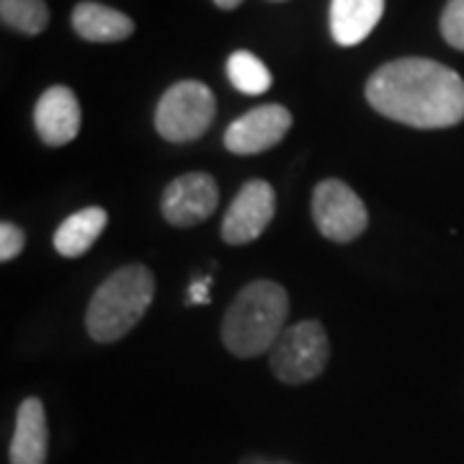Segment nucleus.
I'll list each match as a JSON object with an SVG mask.
<instances>
[{
    "label": "nucleus",
    "instance_id": "19",
    "mask_svg": "<svg viewBox=\"0 0 464 464\" xmlns=\"http://www.w3.org/2000/svg\"><path fill=\"white\" fill-rule=\"evenodd\" d=\"M215 5L222 11H235L237 5H243V0H215Z\"/></svg>",
    "mask_w": 464,
    "mask_h": 464
},
{
    "label": "nucleus",
    "instance_id": "7",
    "mask_svg": "<svg viewBox=\"0 0 464 464\" xmlns=\"http://www.w3.org/2000/svg\"><path fill=\"white\" fill-rule=\"evenodd\" d=\"M219 207V186L207 170L176 176L160 194V215L170 227L188 230L207 222Z\"/></svg>",
    "mask_w": 464,
    "mask_h": 464
},
{
    "label": "nucleus",
    "instance_id": "14",
    "mask_svg": "<svg viewBox=\"0 0 464 464\" xmlns=\"http://www.w3.org/2000/svg\"><path fill=\"white\" fill-rule=\"evenodd\" d=\"M106 225H109V215L103 207H85L60 222L52 237V246L63 258H81L96 246Z\"/></svg>",
    "mask_w": 464,
    "mask_h": 464
},
{
    "label": "nucleus",
    "instance_id": "11",
    "mask_svg": "<svg viewBox=\"0 0 464 464\" xmlns=\"http://www.w3.org/2000/svg\"><path fill=\"white\" fill-rule=\"evenodd\" d=\"M50 457V426L47 411L39 398L21 400L14 423V436L8 447L11 464H47Z\"/></svg>",
    "mask_w": 464,
    "mask_h": 464
},
{
    "label": "nucleus",
    "instance_id": "12",
    "mask_svg": "<svg viewBox=\"0 0 464 464\" xmlns=\"http://www.w3.org/2000/svg\"><path fill=\"white\" fill-rule=\"evenodd\" d=\"M70 24L75 34L93 42V44H114V42H124L134 34V21L127 14L109 8L96 0H83L72 8Z\"/></svg>",
    "mask_w": 464,
    "mask_h": 464
},
{
    "label": "nucleus",
    "instance_id": "9",
    "mask_svg": "<svg viewBox=\"0 0 464 464\" xmlns=\"http://www.w3.org/2000/svg\"><path fill=\"white\" fill-rule=\"evenodd\" d=\"M292 111L282 103H264L237 116L225 130V148L232 155H258L276 148L292 130Z\"/></svg>",
    "mask_w": 464,
    "mask_h": 464
},
{
    "label": "nucleus",
    "instance_id": "3",
    "mask_svg": "<svg viewBox=\"0 0 464 464\" xmlns=\"http://www.w3.org/2000/svg\"><path fill=\"white\" fill-rule=\"evenodd\" d=\"M155 299V274L145 264H127L96 286L85 310V331L96 343H116L142 323Z\"/></svg>",
    "mask_w": 464,
    "mask_h": 464
},
{
    "label": "nucleus",
    "instance_id": "5",
    "mask_svg": "<svg viewBox=\"0 0 464 464\" xmlns=\"http://www.w3.org/2000/svg\"><path fill=\"white\" fill-rule=\"evenodd\" d=\"M331 362V341L320 320H299L286 325L279 341L268 351L274 377L284 384H307L317 380Z\"/></svg>",
    "mask_w": 464,
    "mask_h": 464
},
{
    "label": "nucleus",
    "instance_id": "8",
    "mask_svg": "<svg viewBox=\"0 0 464 464\" xmlns=\"http://www.w3.org/2000/svg\"><path fill=\"white\" fill-rule=\"evenodd\" d=\"M274 215H276L274 186L264 179H250L230 201L219 225V235L227 246H248L264 235Z\"/></svg>",
    "mask_w": 464,
    "mask_h": 464
},
{
    "label": "nucleus",
    "instance_id": "6",
    "mask_svg": "<svg viewBox=\"0 0 464 464\" xmlns=\"http://www.w3.org/2000/svg\"><path fill=\"white\" fill-rule=\"evenodd\" d=\"M313 222L331 243H353L369 227V212L362 197L341 179H325L313 191Z\"/></svg>",
    "mask_w": 464,
    "mask_h": 464
},
{
    "label": "nucleus",
    "instance_id": "2",
    "mask_svg": "<svg viewBox=\"0 0 464 464\" xmlns=\"http://www.w3.org/2000/svg\"><path fill=\"white\" fill-rule=\"evenodd\" d=\"M289 320V295L279 282L256 279L246 284L227 304L219 338L235 359L268 353Z\"/></svg>",
    "mask_w": 464,
    "mask_h": 464
},
{
    "label": "nucleus",
    "instance_id": "13",
    "mask_svg": "<svg viewBox=\"0 0 464 464\" xmlns=\"http://www.w3.org/2000/svg\"><path fill=\"white\" fill-rule=\"evenodd\" d=\"M384 0H331V34L338 47H356L377 29Z\"/></svg>",
    "mask_w": 464,
    "mask_h": 464
},
{
    "label": "nucleus",
    "instance_id": "18",
    "mask_svg": "<svg viewBox=\"0 0 464 464\" xmlns=\"http://www.w3.org/2000/svg\"><path fill=\"white\" fill-rule=\"evenodd\" d=\"M26 246V232L18 227L16 222L3 219L0 222V261L11 264L21 256V250Z\"/></svg>",
    "mask_w": 464,
    "mask_h": 464
},
{
    "label": "nucleus",
    "instance_id": "15",
    "mask_svg": "<svg viewBox=\"0 0 464 464\" xmlns=\"http://www.w3.org/2000/svg\"><path fill=\"white\" fill-rule=\"evenodd\" d=\"M227 81L235 91L246 96H261L274 83L271 70L264 65V60L248 50L232 52L227 60Z\"/></svg>",
    "mask_w": 464,
    "mask_h": 464
},
{
    "label": "nucleus",
    "instance_id": "10",
    "mask_svg": "<svg viewBox=\"0 0 464 464\" xmlns=\"http://www.w3.org/2000/svg\"><path fill=\"white\" fill-rule=\"evenodd\" d=\"M81 101L67 85H50L34 106V130L47 148H65L81 132Z\"/></svg>",
    "mask_w": 464,
    "mask_h": 464
},
{
    "label": "nucleus",
    "instance_id": "1",
    "mask_svg": "<svg viewBox=\"0 0 464 464\" xmlns=\"http://www.w3.org/2000/svg\"><path fill=\"white\" fill-rule=\"evenodd\" d=\"M369 106L411 130H449L464 121V78L429 57H400L366 81Z\"/></svg>",
    "mask_w": 464,
    "mask_h": 464
},
{
    "label": "nucleus",
    "instance_id": "16",
    "mask_svg": "<svg viewBox=\"0 0 464 464\" xmlns=\"http://www.w3.org/2000/svg\"><path fill=\"white\" fill-rule=\"evenodd\" d=\"M3 26L26 36H36L50 24V8L44 0H0Z\"/></svg>",
    "mask_w": 464,
    "mask_h": 464
},
{
    "label": "nucleus",
    "instance_id": "17",
    "mask_svg": "<svg viewBox=\"0 0 464 464\" xmlns=\"http://www.w3.org/2000/svg\"><path fill=\"white\" fill-rule=\"evenodd\" d=\"M439 32L451 50L464 52V0H449L444 5Z\"/></svg>",
    "mask_w": 464,
    "mask_h": 464
},
{
    "label": "nucleus",
    "instance_id": "4",
    "mask_svg": "<svg viewBox=\"0 0 464 464\" xmlns=\"http://www.w3.org/2000/svg\"><path fill=\"white\" fill-rule=\"evenodd\" d=\"M217 116L212 88L201 81H179L168 88L155 106V132L170 145L197 142L209 132Z\"/></svg>",
    "mask_w": 464,
    "mask_h": 464
}]
</instances>
